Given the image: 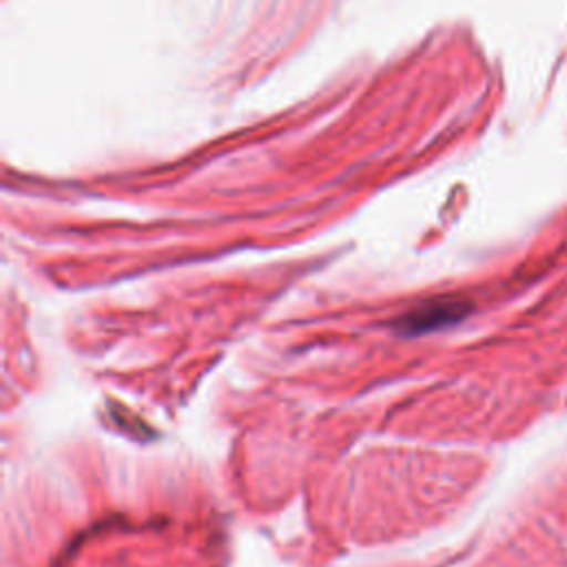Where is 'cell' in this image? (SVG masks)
<instances>
[{"label":"cell","mask_w":567,"mask_h":567,"mask_svg":"<svg viewBox=\"0 0 567 567\" xmlns=\"http://www.w3.org/2000/svg\"><path fill=\"white\" fill-rule=\"evenodd\" d=\"M465 312H467V306L458 299L430 301V303H423L421 308H414L408 315H403L396 323V330H401L403 334H421V332L454 323Z\"/></svg>","instance_id":"1"}]
</instances>
